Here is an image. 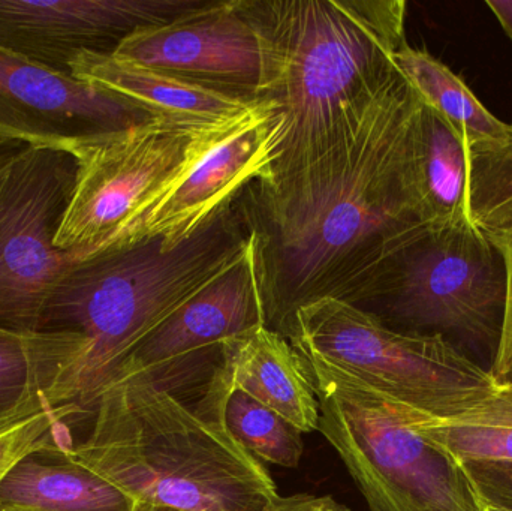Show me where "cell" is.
Segmentation results:
<instances>
[{
  "instance_id": "1",
  "label": "cell",
  "mask_w": 512,
  "mask_h": 511,
  "mask_svg": "<svg viewBox=\"0 0 512 511\" xmlns=\"http://www.w3.org/2000/svg\"><path fill=\"white\" fill-rule=\"evenodd\" d=\"M421 98L402 72L357 131L261 186L270 324L285 336L315 300L372 302L394 255L427 225L418 177Z\"/></svg>"
},
{
  "instance_id": "2",
  "label": "cell",
  "mask_w": 512,
  "mask_h": 511,
  "mask_svg": "<svg viewBox=\"0 0 512 511\" xmlns=\"http://www.w3.org/2000/svg\"><path fill=\"white\" fill-rule=\"evenodd\" d=\"M268 42L267 92L285 119L270 182L291 176L360 128L399 74L403 0L255 2ZM265 183V185H268Z\"/></svg>"
},
{
  "instance_id": "3",
  "label": "cell",
  "mask_w": 512,
  "mask_h": 511,
  "mask_svg": "<svg viewBox=\"0 0 512 511\" xmlns=\"http://www.w3.org/2000/svg\"><path fill=\"white\" fill-rule=\"evenodd\" d=\"M72 455L134 501L186 511H264L277 495L267 468L164 387L116 378L78 425ZM77 426V425H75Z\"/></svg>"
},
{
  "instance_id": "4",
  "label": "cell",
  "mask_w": 512,
  "mask_h": 511,
  "mask_svg": "<svg viewBox=\"0 0 512 511\" xmlns=\"http://www.w3.org/2000/svg\"><path fill=\"white\" fill-rule=\"evenodd\" d=\"M256 234L239 228L227 209L174 251L147 240L69 263L36 333L80 342L69 393L78 416L141 342L245 257Z\"/></svg>"
},
{
  "instance_id": "5",
  "label": "cell",
  "mask_w": 512,
  "mask_h": 511,
  "mask_svg": "<svg viewBox=\"0 0 512 511\" xmlns=\"http://www.w3.org/2000/svg\"><path fill=\"white\" fill-rule=\"evenodd\" d=\"M191 122L152 116L143 122L68 138L60 149L77 176L54 245L72 263L122 248L135 225L176 191L198 162L251 116Z\"/></svg>"
},
{
  "instance_id": "6",
  "label": "cell",
  "mask_w": 512,
  "mask_h": 511,
  "mask_svg": "<svg viewBox=\"0 0 512 511\" xmlns=\"http://www.w3.org/2000/svg\"><path fill=\"white\" fill-rule=\"evenodd\" d=\"M319 402L318 431L370 511H481L465 467L415 428V411L318 357L303 356Z\"/></svg>"
},
{
  "instance_id": "7",
  "label": "cell",
  "mask_w": 512,
  "mask_h": 511,
  "mask_svg": "<svg viewBox=\"0 0 512 511\" xmlns=\"http://www.w3.org/2000/svg\"><path fill=\"white\" fill-rule=\"evenodd\" d=\"M285 336L301 356L331 363L432 419L471 410L499 384L442 336L393 329L366 309L330 297L300 306Z\"/></svg>"
},
{
  "instance_id": "8",
  "label": "cell",
  "mask_w": 512,
  "mask_h": 511,
  "mask_svg": "<svg viewBox=\"0 0 512 511\" xmlns=\"http://www.w3.org/2000/svg\"><path fill=\"white\" fill-rule=\"evenodd\" d=\"M372 302L396 330L498 350L507 267L492 237L468 221L424 225L388 264Z\"/></svg>"
},
{
  "instance_id": "9",
  "label": "cell",
  "mask_w": 512,
  "mask_h": 511,
  "mask_svg": "<svg viewBox=\"0 0 512 511\" xmlns=\"http://www.w3.org/2000/svg\"><path fill=\"white\" fill-rule=\"evenodd\" d=\"M77 162L65 149L32 146L0 174V329L36 333L69 263L54 245Z\"/></svg>"
},
{
  "instance_id": "10",
  "label": "cell",
  "mask_w": 512,
  "mask_h": 511,
  "mask_svg": "<svg viewBox=\"0 0 512 511\" xmlns=\"http://www.w3.org/2000/svg\"><path fill=\"white\" fill-rule=\"evenodd\" d=\"M262 326L270 327V309L264 237L258 230L245 257L141 342L110 381L146 378L176 395L204 365L218 369L228 339Z\"/></svg>"
},
{
  "instance_id": "11",
  "label": "cell",
  "mask_w": 512,
  "mask_h": 511,
  "mask_svg": "<svg viewBox=\"0 0 512 511\" xmlns=\"http://www.w3.org/2000/svg\"><path fill=\"white\" fill-rule=\"evenodd\" d=\"M113 54L240 96L259 99L267 92L268 42L255 2L206 0L179 17L134 30Z\"/></svg>"
},
{
  "instance_id": "12",
  "label": "cell",
  "mask_w": 512,
  "mask_h": 511,
  "mask_svg": "<svg viewBox=\"0 0 512 511\" xmlns=\"http://www.w3.org/2000/svg\"><path fill=\"white\" fill-rule=\"evenodd\" d=\"M283 126L285 119L277 102L259 99L248 120L213 147L176 191L149 210L122 248L159 240L165 252L174 251L230 209L246 186L270 182Z\"/></svg>"
},
{
  "instance_id": "13",
  "label": "cell",
  "mask_w": 512,
  "mask_h": 511,
  "mask_svg": "<svg viewBox=\"0 0 512 511\" xmlns=\"http://www.w3.org/2000/svg\"><path fill=\"white\" fill-rule=\"evenodd\" d=\"M206 0H0V48L63 77L83 51L113 53L134 30L164 23Z\"/></svg>"
},
{
  "instance_id": "14",
  "label": "cell",
  "mask_w": 512,
  "mask_h": 511,
  "mask_svg": "<svg viewBox=\"0 0 512 511\" xmlns=\"http://www.w3.org/2000/svg\"><path fill=\"white\" fill-rule=\"evenodd\" d=\"M149 117L129 99L0 48V135L56 147L68 138L125 128Z\"/></svg>"
},
{
  "instance_id": "15",
  "label": "cell",
  "mask_w": 512,
  "mask_h": 511,
  "mask_svg": "<svg viewBox=\"0 0 512 511\" xmlns=\"http://www.w3.org/2000/svg\"><path fill=\"white\" fill-rule=\"evenodd\" d=\"M239 389L297 426L318 431L319 402L306 360L286 336L268 326L228 339L221 365L204 393Z\"/></svg>"
},
{
  "instance_id": "16",
  "label": "cell",
  "mask_w": 512,
  "mask_h": 511,
  "mask_svg": "<svg viewBox=\"0 0 512 511\" xmlns=\"http://www.w3.org/2000/svg\"><path fill=\"white\" fill-rule=\"evenodd\" d=\"M71 77L129 99L150 116L191 122H228L258 102L102 51L78 54Z\"/></svg>"
},
{
  "instance_id": "17",
  "label": "cell",
  "mask_w": 512,
  "mask_h": 511,
  "mask_svg": "<svg viewBox=\"0 0 512 511\" xmlns=\"http://www.w3.org/2000/svg\"><path fill=\"white\" fill-rule=\"evenodd\" d=\"M74 435L21 456L0 480V511H132L135 501L72 455Z\"/></svg>"
},
{
  "instance_id": "18",
  "label": "cell",
  "mask_w": 512,
  "mask_h": 511,
  "mask_svg": "<svg viewBox=\"0 0 512 511\" xmlns=\"http://www.w3.org/2000/svg\"><path fill=\"white\" fill-rule=\"evenodd\" d=\"M78 354L74 336L0 329V425L68 405Z\"/></svg>"
},
{
  "instance_id": "19",
  "label": "cell",
  "mask_w": 512,
  "mask_h": 511,
  "mask_svg": "<svg viewBox=\"0 0 512 511\" xmlns=\"http://www.w3.org/2000/svg\"><path fill=\"white\" fill-rule=\"evenodd\" d=\"M421 98V96H420ZM418 177L427 224L466 222V141L421 99Z\"/></svg>"
},
{
  "instance_id": "20",
  "label": "cell",
  "mask_w": 512,
  "mask_h": 511,
  "mask_svg": "<svg viewBox=\"0 0 512 511\" xmlns=\"http://www.w3.org/2000/svg\"><path fill=\"white\" fill-rule=\"evenodd\" d=\"M415 428L462 465H512V381L471 410L448 417L415 414Z\"/></svg>"
},
{
  "instance_id": "21",
  "label": "cell",
  "mask_w": 512,
  "mask_h": 511,
  "mask_svg": "<svg viewBox=\"0 0 512 511\" xmlns=\"http://www.w3.org/2000/svg\"><path fill=\"white\" fill-rule=\"evenodd\" d=\"M394 62L421 99L453 123L468 143L502 140L510 134L511 123L498 119L459 75L429 51L406 42L394 54Z\"/></svg>"
},
{
  "instance_id": "22",
  "label": "cell",
  "mask_w": 512,
  "mask_h": 511,
  "mask_svg": "<svg viewBox=\"0 0 512 511\" xmlns=\"http://www.w3.org/2000/svg\"><path fill=\"white\" fill-rule=\"evenodd\" d=\"M195 410L222 422L231 438L261 464L283 468L300 464L303 432L248 393L239 389L204 393Z\"/></svg>"
},
{
  "instance_id": "23",
  "label": "cell",
  "mask_w": 512,
  "mask_h": 511,
  "mask_svg": "<svg viewBox=\"0 0 512 511\" xmlns=\"http://www.w3.org/2000/svg\"><path fill=\"white\" fill-rule=\"evenodd\" d=\"M466 219L493 237L512 225V123L502 140L466 141Z\"/></svg>"
},
{
  "instance_id": "24",
  "label": "cell",
  "mask_w": 512,
  "mask_h": 511,
  "mask_svg": "<svg viewBox=\"0 0 512 511\" xmlns=\"http://www.w3.org/2000/svg\"><path fill=\"white\" fill-rule=\"evenodd\" d=\"M75 405H56L0 425V480L30 450L48 441L74 435Z\"/></svg>"
},
{
  "instance_id": "25",
  "label": "cell",
  "mask_w": 512,
  "mask_h": 511,
  "mask_svg": "<svg viewBox=\"0 0 512 511\" xmlns=\"http://www.w3.org/2000/svg\"><path fill=\"white\" fill-rule=\"evenodd\" d=\"M493 242L501 249L507 267V302H505L504 324L501 339L493 359V378L499 383L512 381V225L504 233L492 237Z\"/></svg>"
},
{
  "instance_id": "26",
  "label": "cell",
  "mask_w": 512,
  "mask_h": 511,
  "mask_svg": "<svg viewBox=\"0 0 512 511\" xmlns=\"http://www.w3.org/2000/svg\"><path fill=\"white\" fill-rule=\"evenodd\" d=\"M463 467L481 501L512 509V465L466 464Z\"/></svg>"
},
{
  "instance_id": "27",
  "label": "cell",
  "mask_w": 512,
  "mask_h": 511,
  "mask_svg": "<svg viewBox=\"0 0 512 511\" xmlns=\"http://www.w3.org/2000/svg\"><path fill=\"white\" fill-rule=\"evenodd\" d=\"M264 511H351L333 497H315L298 494L292 497H277Z\"/></svg>"
},
{
  "instance_id": "28",
  "label": "cell",
  "mask_w": 512,
  "mask_h": 511,
  "mask_svg": "<svg viewBox=\"0 0 512 511\" xmlns=\"http://www.w3.org/2000/svg\"><path fill=\"white\" fill-rule=\"evenodd\" d=\"M32 146L27 141L0 135V174Z\"/></svg>"
},
{
  "instance_id": "29",
  "label": "cell",
  "mask_w": 512,
  "mask_h": 511,
  "mask_svg": "<svg viewBox=\"0 0 512 511\" xmlns=\"http://www.w3.org/2000/svg\"><path fill=\"white\" fill-rule=\"evenodd\" d=\"M486 5L498 18L499 24L512 42V0H487Z\"/></svg>"
},
{
  "instance_id": "30",
  "label": "cell",
  "mask_w": 512,
  "mask_h": 511,
  "mask_svg": "<svg viewBox=\"0 0 512 511\" xmlns=\"http://www.w3.org/2000/svg\"><path fill=\"white\" fill-rule=\"evenodd\" d=\"M132 511H186L180 509H174V507L155 506V504L140 503L135 501L134 509Z\"/></svg>"
},
{
  "instance_id": "31",
  "label": "cell",
  "mask_w": 512,
  "mask_h": 511,
  "mask_svg": "<svg viewBox=\"0 0 512 511\" xmlns=\"http://www.w3.org/2000/svg\"><path fill=\"white\" fill-rule=\"evenodd\" d=\"M481 511H512L510 507L493 506V504H487L483 501V509Z\"/></svg>"
}]
</instances>
